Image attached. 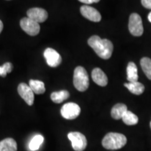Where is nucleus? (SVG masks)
Listing matches in <instances>:
<instances>
[{
  "label": "nucleus",
  "mask_w": 151,
  "mask_h": 151,
  "mask_svg": "<svg viewBox=\"0 0 151 151\" xmlns=\"http://www.w3.org/2000/svg\"><path fill=\"white\" fill-rule=\"evenodd\" d=\"M88 43L97 55L104 60H108L112 55L113 45L109 39H102L99 36L94 35L88 39Z\"/></svg>",
  "instance_id": "nucleus-1"
},
{
  "label": "nucleus",
  "mask_w": 151,
  "mask_h": 151,
  "mask_svg": "<svg viewBox=\"0 0 151 151\" xmlns=\"http://www.w3.org/2000/svg\"><path fill=\"white\" fill-rule=\"evenodd\" d=\"M102 146L108 150H118L122 148L127 143V138L123 134L116 132H110L102 139Z\"/></svg>",
  "instance_id": "nucleus-2"
},
{
  "label": "nucleus",
  "mask_w": 151,
  "mask_h": 151,
  "mask_svg": "<svg viewBox=\"0 0 151 151\" xmlns=\"http://www.w3.org/2000/svg\"><path fill=\"white\" fill-rule=\"evenodd\" d=\"M73 85L76 90L84 92L89 87V77L86 69L83 67H77L73 73Z\"/></svg>",
  "instance_id": "nucleus-3"
},
{
  "label": "nucleus",
  "mask_w": 151,
  "mask_h": 151,
  "mask_svg": "<svg viewBox=\"0 0 151 151\" xmlns=\"http://www.w3.org/2000/svg\"><path fill=\"white\" fill-rule=\"evenodd\" d=\"M128 28L130 33L134 37H141L143 33L142 19L138 14L134 13L129 16Z\"/></svg>",
  "instance_id": "nucleus-4"
},
{
  "label": "nucleus",
  "mask_w": 151,
  "mask_h": 151,
  "mask_svg": "<svg viewBox=\"0 0 151 151\" xmlns=\"http://www.w3.org/2000/svg\"><path fill=\"white\" fill-rule=\"evenodd\" d=\"M68 139L71 141V146L75 151H83L86 148V137L81 132H69L68 134Z\"/></svg>",
  "instance_id": "nucleus-5"
},
{
  "label": "nucleus",
  "mask_w": 151,
  "mask_h": 151,
  "mask_svg": "<svg viewBox=\"0 0 151 151\" xmlns=\"http://www.w3.org/2000/svg\"><path fill=\"white\" fill-rule=\"evenodd\" d=\"M60 113L64 118L67 120H73L80 115L81 108L76 103H67L62 107Z\"/></svg>",
  "instance_id": "nucleus-6"
},
{
  "label": "nucleus",
  "mask_w": 151,
  "mask_h": 151,
  "mask_svg": "<svg viewBox=\"0 0 151 151\" xmlns=\"http://www.w3.org/2000/svg\"><path fill=\"white\" fill-rule=\"evenodd\" d=\"M20 27L27 35L30 36H36L40 32L39 23L35 22L29 18H24L20 20Z\"/></svg>",
  "instance_id": "nucleus-7"
},
{
  "label": "nucleus",
  "mask_w": 151,
  "mask_h": 151,
  "mask_svg": "<svg viewBox=\"0 0 151 151\" xmlns=\"http://www.w3.org/2000/svg\"><path fill=\"white\" fill-rule=\"evenodd\" d=\"M43 56L46 58L48 65L50 67H58L62 62V57L55 50L51 48H48L45 50Z\"/></svg>",
  "instance_id": "nucleus-8"
},
{
  "label": "nucleus",
  "mask_w": 151,
  "mask_h": 151,
  "mask_svg": "<svg viewBox=\"0 0 151 151\" xmlns=\"http://www.w3.org/2000/svg\"><path fill=\"white\" fill-rule=\"evenodd\" d=\"M81 13L82 16L90 20L98 22L101 20V16L97 9L88 5H83L81 7Z\"/></svg>",
  "instance_id": "nucleus-9"
},
{
  "label": "nucleus",
  "mask_w": 151,
  "mask_h": 151,
  "mask_svg": "<svg viewBox=\"0 0 151 151\" xmlns=\"http://www.w3.org/2000/svg\"><path fill=\"white\" fill-rule=\"evenodd\" d=\"M18 94L29 106H32L35 101V94L29 86L26 83H22L18 87Z\"/></svg>",
  "instance_id": "nucleus-10"
},
{
  "label": "nucleus",
  "mask_w": 151,
  "mask_h": 151,
  "mask_svg": "<svg viewBox=\"0 0 151 151\" xmlns=\"http://www.w3.org/2000/svg\"><path fill=\"white\" fill-rule=\"evenodd\" d=\"M27 17L35 22L40 23L46 21L48 18V13L45 9L41 8H32L30 9L27 12Z\"/></svg>",
  "instance_id": "nucleus-11"
},
{
  "label": "nucleus",
  "mask_w": 151,
  "mask_h": 151,
  "mask_svg": "<svg viewBox=\"0 0 151 151\" xmlns=\"http://www.w3.org/2000/svg\"><path fill=\"white\" fill-rule=\"evenodd\" d=\"M92 80L98 86L104 87L108 84V78L105 73L99 68H95L92 71Z\"/></svg>",
  "instance_id": "nucleus-12"
},
{
  "label": "nucleus",
  "mask_w": 151,
  "mask_h": 151,
  "mask_svg": "<svg viewBox=\"0 0 151 151\" xmlns=\"http://www.w3.org/2000/svg\"><path fill=\"white\" fill-rule=\"evenodd\" d=\"M127 111V106L124 104H117L113 107L111 111V115L115 120L122 119L124 113Z\"/></svg>",
  "instance_id": "nucleus-13"
},
{
  "label": "nucleus",
  "mask_w": 151,
  "mask_h": 151,
  "mask_svg": "<svg viewBox=\"0 0 151 151\" xmlns=\"http://www.w3.org/2000/svg\"><path fill=\"white\" fill-rule=\"evenodd\" d=\"M16 141L12 138H6L0 141V151H17Z\"/></svg>",
  "instance_id": "nucleus-14"
},
{
  "label": "nucleus",
  "mask_w": 151,
  "mask_h": 151,
  "mask_svg": "<svg viewBox=\"0 0 151 151\" xmlns=\"http://www.w3.org/2000/svg\"><path fill=\"white\" fill-rule=\"evenodd\" d=\"M127 79L129 82H137L139 78L138 76V69L137 65L134 62H130L127 67Z\"/></svg>",
  "instance_id": "nucleus-15"
},
{
  "label": "nucleus",
  "mask_w": 151,
  "mask_h": 151,
  "mask_svg": "<svg viewBox=\"0 0 151 151\" xmlns=\"http://www.w3.org/2000/svg\"><path fill=\"white\" fill-rule=\"evenodd\" d=\"M124 87L127 88L132 94H136V95H140L144 92L145 87L142 83L138 82H132L127 83L124 84Z\"/></svg>",
  "instance_id": "nucleus-16"
},
{
  "label": "nucleus",
  "mask_w": 151,
  "mask_h": 151,
  "mask_svg": "<svg viewBox=\"0 0 151 151\" xmlns=\"http://www.w3.org/2000/svg\"><path fill=\"white\" fill-rule=\"evenodd\" d=\"M29 87L34 93L41 94L44 93L46 91V88L43 82L39 80H30L29 82Z\"/></svg>",
  "instance_id": "nucleus-17"
},
{
  "label": "nucleus",
  "mask_w": 151,
  "mask_h": 151,
  "mask_svg": "<svg viewBox=\"0 0 151 151\" xmlns=\"http://www.w3.org/2000/svg\"><path fill=\"white\" fill-rule=\"evenodd\" d=\"M69 97V92L67 90H60L52 92L50 95L52 101L56 104H60Z\"/></svg>",
  "instance_id": "nucleus-18"
},
{
  "label": "nucleus",
  "mask_w": 151,
  "mask_h": 151,
  "mask_svg": "<svg viewBox=\"0 0 151 151\" xmlns=\"http://www.w3.org/2000/svg\"><path fill=\"white\" fill-rule=\"evenodd\" d=\"M122 121L127 125H134L137 124L139 122V118L137 115H135L134 113H133L132 111H128L122 117Z\"/></svg>",
  "instance_id": "nucleus-19"
},
{
  "label": "nucleus",
  "mask_w": 151,
  "mask_h": 151,
  "mask_svg": "<svg viewBox=\"0 0 151 151\" xmlns=\"http://www.w3.org/2000/svg\"><path fill=\"white\" fill-rule=\"evenodd\" d=\"M43 141H44V138H43L42 135L38 134L35 136L29 142V148L32 151H36L39 150L41 144L43 143Z\"/></svg>",
  "instance_id": "nucleus-20"
},
{
  "label": "nucleus",
  "mask_w": 151,
  "mask_h": 151,
  "mask_svg": "<svg viewBox=\"0 0 151 151\" xmlns=\"http://www.w3.org/2000/svg\"><path fill=\"white\" fill-rule=\"evenodd\" d=\"M143 72L148 79L151 80V59L149 58H143L140 62Z\"/></svg>",
  "instance_id": "nucleus-21"
},
{
  "label": "nucleus",
  "mask_w": 151,
  "mask_h": 151,
  "mask_svg": "<svg viewBox=\"0 0 151 151\" xmlns=\"http://www.w3.org/2000/svg\"><path fill=\"white\" fill-rule=\"evenodd\" d=\"M13 69V65L10 62H6L2 67H0V76L5 77L7 73H11Z\"/></svg>",
  "instance_id": "nucleus-22"
},
{
  "label": "nucleus",
  "mask_w": 151,
  "mask_h": 151,
  "mask_svg": "<svg viewBox=\"0 0 151 151\" xmlns=\"http://www.w3.org/2000/svg\"><path fill=\"white\" fill-rule=\"evenodd\" d=\"M141 4L146 9H151V0H141Z\"/></svg>",
  "instance_id": "nucleus-23"
},
{
  "label": "nucleus",
  "mask_w": 151,
  "mask_h": 151,
  "mask_svg": "<svg viewBox=\"0 0 151 151\" xmlns=\"http://www.w3.org/2000/svg\"><path fill=\"white\" fill-rule=\"evenodd\" d=\"M78 1H80L82 3L86 4H90L99 2L100 0H78Z\"/></svg>",
  "instance_id": "nucleus-24"
},
{
  "label": "nucleus",
  "mask_w": 151,
  "mask_h": 151,
  "mask_svg": "<svg viewBox=\"0 0 151 151\" xmlns=\"http://www.w3.org/2000/svg\"><path fill=\"white\" fill-rule=\"evenodd\" d=\"M3 27H4V24H3V22H1V20H0V34H1V31H2L3 29Z\"/></svg>",
  "instance_id": "nucleus-25"
},
{
  "label": "nucleus",
  "mask_w": 151,
  "mask_h": 151,
  "mask_svg": "<svg viewBox=\"0 0 151 151\" xmlns=\"http://www.w3.org/2000/svg\"><path fill=\"white\" fill-rule=\"evenodd\" d=\"M148 20H149V21H150V22H151V12L150 13V14H148Z\"/></svg>",
  "instance_id": "nucleus-26"
},
{
  "label": "nucleus",
  "mask_w": 151,
  "mask_h": 151,
  "mask_svg": "<svg viewBox=\"0 0 151 151\" xmlns=\"http://www.w3.org/2000/svg\"><path fill=\"white\" fill-rule=\"evenodd\" d=\"M150 128H151V121H150Z\"/></svg>",
  "instance_id": "nucleus-27"
}]
</instances>
